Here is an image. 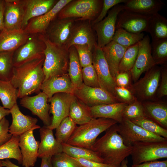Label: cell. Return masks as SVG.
<instances>
[{
    "mask_svg": "<svg viewBox=\"0 0 167 167\" xmlns=\"http://www.w3.org/2000/svg\"><path fill=\"white\" fill-rule=\"evenodd\" d=\"M29 35L24 30L0 32V52H14L28 40Z\"/></svg>",
    "mask_w": 167,
    "mask_h": 167,
    "instance_id": "cell-28",
    "label": "cell"
},
{
    "mask_svg": "<svg viewBox=\"0 0 167 167\" xmlns=\"http://www.w3.org/2000/svg\"><path fill=\"white\" fill-rule=\"evenodd\" d=\"M131 121L148 131L167 139V129L162 127L146 116Z\"/></svg>",
    "mask_w": 167,
    "mask_h": 167,
    "instance_id": "cell-42",
    "label": "cell"
},
{
    "mask_svg": "<svg viewBox=\"0 0 167 167\" xmlns=\"http://www.w3.org/2000/svg\"><path fill=\"white\" fill-rule=\"evenodd\" d=\"M51 161L53 167H83L73 158L63 152L53 156Z\"/></svg>",
    "mask_w": 167,
    "mask_h": 167,
    "instance_id": "cell-44",
    "label": "cell"
},
{
    "mask_svg": "<svg viewBox=\"0 0 167 167\" xmlns=\"http://www.w3.org/2000/svg\"><path fill=\"white\" fill-rule=\"evenodd\" d=\"M19 136L12 135L7 143L0 146V160L15 159L19 164H22V157L18 145Z\"/></svg>",
    "mask_w": 167,
    "mask_h": 167,
    "instance_id": "cell-36",
    "label": "cell"
},
{
    "mask_svg": "<svg viewBox=\"0 0 167 167\" xmlns=\"http://www.w3.org/2000/svg\"><path fill=\"white\" fill-rule=\"evenodd\" d=\"M42 38L46 46L43 69L45 80L52 77L68 73L69 62L68 49L51 42L44 34Z\"/></svg>",
    "mask_w": 167,
    "mask_h": 167,
    "instance_id": "cell-4",
    "label": "cell"
},
{
    "mask_svg": "<svg viewBox=\"0 0 167 167\" xmlns=\"http://www.w3.org/2000/svg\"><path fill=\"white\" fill-rule=\"evenodd\" d=\"M10 110L12 117V122L9 126V132L12 135L19 136L30 130H34L41 127L36 124L37 119L23 114L17 104Z\"/></svg>",
    "mask_w": 167,
    "mask_h": 167,
    "instance_id": "cell-21",
    "label": "cell"
},
{
    "mask_svg": "<svg viewBox=\"0 0 167 167\" xmlns=\"http://www.w3.org/2000/svg\"><path fill=\"white\" fill-rule=\"evenodd\" d=\"M2 160H0V167H2Z\"/></svg>",
    "mask_w": 167,
    "mask_h": 167,
    "instance_id": "cell-59",
    "label": "cell"
},
{
    "mask_svg": "<svg viewBox=\"0 0 167 167\" xmlns=\"http://www.w3.org/2000/svg\"><path fill=\"white\" fill-rule=\"evenodd\" d=\"M10 114V112L9 109H5L0 105V122L3 118Z\"/></svg>",
    "mask_w": 167,
    "mask_h": 167,
    "instance_id": "cell-56",
    "label": "cell"
},
{
    "mask_svg": "<svg viewBox=\"0 0 167 167\" xmlns=\"http://www.w3.org/2000/svg\"><path fill=\"white\" fill-rule=\"evenodd\" d=\"M73 94L89 107L122 102L117 97L100 87H90L84 83L79 87L76 88Z\"/></svg>",
    "mask_w": 167,
    "mask_h": 167,
    "instance_id": "cell-10",
    "label": "cell"
},
{
    "mask_svg": "<svg viewBox=\"0 0 167 167\" xmlns=\"http://www.w3.org/2000/svg\"><path fill=\"white\" fill-rule=\"evenodd\" d=\"M128 104L124 102H117L89 107V108L93 118L110 119L119 123L122 121L123 113Z\"/></svg>",
    "mask_w": 167,
    "mask_h": 167,
    "instance_id": "cell-26",
    "label": "cell"
},
{
    "mask_svg": "<svg viewBox=\"0 0 167 167\" xmlns=\"http://www.w3.org/2000/svg\"><path fill=\"white\" fill-rule=\"evenodd\" d=\"M148 32L152 41L167 38V19L158 13L151 16Z\"/></svg>",
    "mask_w": 167,
    "mask_h": 167,
    "instance_id": "cell-34",
    "label": "cell"
},
{
    "mask_svg": "<svg viewBox=\"0 0 167 167\" xmlns=\"http://www.w3.org/2000/svg\"><path fill=\"white\" fill-rule=\"evenodd\" d=\"M68 116L76 124L82 125L93 118L89 108L75 96L71 104Z\"/></svg>",
    "mask_w": 167,
    "mask_h": 167,
    "instance_id": "cell-31",
    "label": "cell"
},
{
    "mask_svg": "<svg viewBox=\"0 0 167 167\" xmlns=\"http://www.w3.org/2000/svg\"><path fill=\"white\" fill-rule=\"evenodd\" d=\"M144 36L143 33H134L121 28L117 29L112 41L126 48L138 43Z\"/></svg>",
    "mask_w": 167,
    "mask_h": 167,
    "instance_id": "cell-37",
    "label": "cell"
},
{
    "mask_svg": "<svg viewBox=\"0 0 167 167\" xmlns=\"http://www.w3.org/2000/svg\"><path fill=\"white\" fill-rule=\"evenodd\" d=\"M76 19L73 18L55 19L44 35L52 43L65 47L70 39Z\"/></svg>",
    "mask_w": 167,
    "mask_h": 167,
    "instance_id": "cell-13",
    "label": "cell"
},
{
    "mask_svg": "<svg viewBox=\"0 0 167 167\" xmlns=\"http://www.w3.org/2000/svg\"><path fill=\"white\" fill-rule=\"evenodd\" d=\"M62 144L63 152L72 157L103 163V159L91 149L72 146L66 143Z\"/></svg>",
    "mask_w": 167,
    "mask_h": 167,
    "instance_id": "cell-35",
    "label": "cell"
},
{
    "mask_svg": "<svg viewBox=\"0 0 167 167\" xmlns=\"http://www.w3.org/2000/svg\"><path fill=\"white\" fill-rule=\"evenodd\" d=\"M131 167H167V160L147 162L138 165H132Z\"/></svg>",
    "mask_w": 167,
    "mask_h": 167,
    "instance_id": "cell-53",
    "label": "cell"
},
{
    "mask_svg": "<svg viewBox=\"0 0 167 167\" xmlns=\"http://www.w3.org/2000/svg\"><path fill=\"white\" fill-rule=\"evenodd\" d=\"M127 161L126 158L122 162L120 165V167H128L127 166Z\"/></svg>",
    "mask_w": 167,
    "mask_h": 167,
    "instance_id": "cell-58",
    "label": "cell"
},
{
    "mask_svg": "<svg viewBox=\"0 0 167 167\" xmlns=\"http://www.w3.org/2000/svg\"><path fill=\"white\" fill-rule=\"evenodd\" d=\"M161 68L155 65L146 72L144 76L127 88L141 101L151 99L159 86Z\"/></svg>",
    "mask_w": 167,
    "mask_h": 167,
    "instance_id": "cell-9",
    "label": "cell"
},
{
    "mask_svg": "<svg viewBox=\"0 0 167 167\" xmlns=\"http://www.w3.org/2000/svg\"><path fill=\"white\" fill-rule=\"evenodd\" d=\"M45 57L14 67L10 81L17 89L18 98L40 92L45 79L43 69Z\"/></svg>",
    "mask_w": 167,
    "mask_h": 167,
    "instance_id": "cell-2",
    "label": "cell"
},
{
    "mask_svg": "<svg viewBox=\"0 0 167 167\" xmlns=\"http://www.w3.org/2000/svg\"><path fill=\"white\" fill-rule=\"evenodd\" d=\"M130 71L119 73L115 77L117 86L127 88L130 86Z\"/></svg>",
    "mask_w": 167,
    "mask_h": 167,
    "instance_id": "cell-50",
    "label": "cell"
},
{
    "mask_svg": "<svg viewBox=\"0 0 167 167\" xmlns=\"http://www.w3.org/2000/svg\"><path fill=\"white\" fill-rule=\"evenodd\" d=\"M82 68L92 64L93 54L87 45H74Z\"/></svg>",
    "mask_w": 167,
    "mask_h": 167,
    "instance_id": "cell-46",
    "label": "cell"
},
{
    "mask_svg": "<svg viewBox=\"0 0 167 167\" xmlns=\"http://www.w3.org/2000/svg\"><path fill=\"white\" fill-rule=\"evenodd\" d=\"M58 1L55 0H21L24 10L22 29L23 30L31 19L47 13Z\"/></svg>",
    "mask_w": 167,
    "mask_h": 167,
    "instance_id": "cell-24",
    "label": "cell"
},
{
    "mask_svg": "<svg viewBox=\"0 0 167 167\" xmlns=\"http://www.w3.org/2000/svg\"><path fill=\"white\" fill-rule=\"evenodd\" d=\"M77 126L69 117H66L55 129L56 139L62 144L66 143Z\"/></svg>",
    "mask_w": 167,
    "mask_h": 167,
    "instance_id": "cell-38",
    "label": "cell"
},
{
    "mask_svg": "<svg viewBox=\"0 0 167 167\" xmlns=\"http://www.w3.org/2000/svg\"><path fill=\"white\" fill-rule=\"evenodd\" d=\"M97 44L93 32L88 21L75 24L65 48L68 49L75 45H87L91 51Z\"/></svg>",
    "mask_w": 167,
    "mask_h": 167,
    "instance_id": "cell-22",
    "label": "cell"
},
{
    "mask_svg": "<svg viewBox=\"0 0 167 167\" xmlns=\"http://www.w3.org/2000/svg\"><path fill=\"white\" fill-rule=\"evenodd\" d=\"M2 166L5 167H22L15 165L9 159H5V161L2 160ZM24 167H28L24 166Z\"/></svg>",
    "mask_w": 167,
    "mask_h": 167,
    "instance_id": "cell-57",
    "label": "cell"
},
{
    "mask_svg": "<svg viewBox=\"0 0 167 167\" xmlns=\"http://www.w3.org/2000/svg\"><path fill=\"white\" fill-rule=\"evenodd\" d=\"M138 51V43L127 48L120 63L119 73L130 71L135 64Z\"/></svg>",
    "mask_w": 167,
    "mask_h": 167,
    "instance_id": "cell-41",
    "label": "cell"
},
{
    "mask_svg": "<svg viewBox=\"0 0 167 167\" xmlns=\"http://www.w3.org/2000/svg\"><path fill=\"white\" fill-rule=\"evenodd\" d=\"M5 6V0H0V32L4 29V15Z\"/></svg>",
    "mask_w": 167,
    "mask_h": 167,
    "instance_id": "cell-54",
    "label": "cell"
},
{
    "mask_svg": "<svg viewBox=\"0 0 167 167\" xmlns=\"http://www.w3.org/2000/svg\"><path fill=\"white\" fill-rule=\"evenodd\" d=\"M103 0H72L58 13V19H79L78 20L93 19L99 15L101 9Z\"/></svg>",
    "mask_w": 167,
    "mask_h": 167,
    "instance_id": "cell-5",
    "label": "cell"
},
{
    "mask_svg": "<svg viewBox=\"0 0 167 167\" xmlns=\"http://www.w3.org/2000/svg\"><path fill=\"white\" fill-rule=\"evenodd\" d=\"M69 62L68 74L76 88L80 87L83 84L82 67L79 60L77 52L74 46L68 49Z\"/></svg>",
    "mask_w": 167,
    "mask_h": 167,
    "instance_id": "cell-32",
    "label": "cell"
},
{
    "mask_svg": "<svg viewBox=\"0 0 167 167\" xmlns=\"http://www.w3.org/2000/svg\"><path fill=\"white\" fill-rule=\"evenodd\" d=\"M115 91L116 97L122 102L129 104L135 99L131 92L126 88L116 86L115 88Z\"/></svg>",
    "mask_w": 167,
    "mask_h": 167,
    "instance_id": "cell-49",
    "label": "cell"
},
{
    "mask_svg": "<svg viewBox=\"0 0 167 167\" xmlns=\"http://www.w3.org/2000/svg\"><path fill=\"white\" fill-rule=\"evenodd\" d=\"M74 97L73 94L61 92L48 99L49 112L52 115V118L50 125L46 126L47 128L52 130L55 129L64 119L68 116L70 107Z\"/></svg>",
    "mask_w": 167,
    "mask_h": 167,
    "instance_id": "cell-14",
    "label": "cell"
},
{
    "mask_svg": "<svg viewBox=\"0 0 167 167\" xmlns=\"http://www.w3.org/2000/svg\"><path fill=\"white\" fill-rule=\"evenodd\" d=\"M51 158V156L41 158V162L40 167H53Z\"/></svg>",
    "mask_w": 167,
    "mask_h": 167,
    "instance_id": "cell-55",
    "label": "cell"
},
{
    "mask_svg": "<svg viewBox=\"0 0 167 167\" xmlns=\"http://www.w3.org/2000/svg\"><path fill=\"white\" fill-rule=\"evenodd\" d=\"M161 81L158 91V96L162 97L167 95V70L166 66L161 68Z\"/></svg>",
    "mask_w": 167,
    "mask_h": 167,
    "instance_id": "cell-51",
    "label": "cell"
},
{
    "mask_svg": "<svg viewBox=\"0 0 167 167\" xmlns=\"http://www.w3.org/2000/svg\"><path fill=\"white\" fill-rule=\"evenodd\" d=\"M82 74L85 85L92 87H100L97 74L92 64L82 68Z\"/></svg>",
    "mask_w": 167,
    "mask_h": 167,
    "instance_id": "cell-45",
    "label": "cell"
},
{
    "mask_svg": "<svg viewBox=\"0 0 167 167\" xmlns=\"http://www.w3.org/2000/svg\"><path fill=\"white\" fill-rule=\"evenodd\" d=\"M117 123L110 119L92 118L88 122L77 126L66 143L90 149L100 134Z\"/></svg>",
    "mask_w": 167,
    "mask_h": 167,
    "instance_id": "cell-3",
    "label": "cell"
},
{
    "mask_svg": "<svg viewBox=\"0 0 167 167\" xmlns=\"http://www.w3.org/2000/svg\"><path fill=\"white\" fill-rule=\"evenodd\" d=\"M145 116L167 129V105L161 102L142 103Z\"/></svg>",
    "mask_w": 167,
    "mask_h": 167,
    "instance_id": "cell-30",
    "label": "cell"
},
{
    "mask_svg": "<svg viewBox=\"0 0 167 167\" xmlns=\"http://www.w3.org/2000/svg\"><path fill=\"white\" fill-rule=\"evenodd\" d=\"M76 88L68 73L58 76L52 77L44 81L40 89L48 96V99L58 93L73 94Z\"/></svg>",
    "mask_w": 167,
    "mask_h": 167,
    "instance_id": "cell-23",
    "label": "cell"
},
{
    "mask_svg": "<svg viewBox=\"0 0 167 167\" xmlns=\"http://www.w3.org/2000/svg\"><path fill=\"white\" fill-rule=\"evenodd\" d=\"M151 16L122 10L118 14L116 29L122 28L134 33L148 32Z\"/></svg>",
    "mask_w": 167,
    "mask_h": 167,
    "instance_id": "cell-15",
    "label": "cell"
},
{
    "mask_svg": "<svg viewBox=\"0 0 167 167\" xmlns=\"http://www.w3.org/2000/svg\"><path fill=\"white\" fill-rule=\"evenodd\" d=\"M127 48L112 41L101 48L111 74L114 78L119 73V65Z\"/></svg>",
    "mask_w": 167,
    "mask_h": 167,
    "instance_id": "cell-29",
    "label": "cell"
},
{
    "mask_svg": "<svg viewBox=\"0 0 167 167\" xmlns=\"http://www.w3.org/2000/svg\"><path fill=\"white\" fill-rule=\"evenodd\" d=\"M145 116L142 104L135 98L132 102L126 107L123 114V117L131 121Z\"/></svg>",
    "mask_w": 167,
    "mask_h": 167,
    "instance_id": "cell-43",
    "label": "cell"
},
{
    "mask_svg": "<svg viewBox=\"0 0 167 167\" xmlns=\"http://www.w3.org/2000/svg\"><path fill=\"white\" fill-rule=\"evenodd\" d=\"M41 141L38 150V157H52L63 152L62 143L55 138L53 130L44 126L40 128Z\"/></svg>",
    "mask_w": 167,
    "mask_h": 167,
    "instance_id": "cell-25",
    "label": "cell"
},
{
    "mask_svg": "<svg viewBox=\"0 0 167 167\" xmlns=\"http://www.w3.org/2000/svg\"><path fill=\"white\" fill-rule=\"evenodd\" d=\"M48 97L42 92L33 96H25L20 99V105L29 110L33 114L37 116L42 122L44 126H49L51 122L49 112L50 105Z\"/></svg>",
    "mask_w": 167,
    "mask_h": 167,
    "instance_id": "cell-16",
    "label": "cell"
},
{
    "mask_svg": "<svg viewBox=\"0 0 167 167\" xmlns=\"http://www.w3.org/2000/svg\"><path fill=\"white\" fill-rule=\"evenodd\" d=\"M1 32V31L0 32Z\"/></svg>",
    "mask_w": 167,
    "mask_h": 167,
    "instance_id": "cell-60",
    "label": "cell"
},
{
    "mask_svg": "<svg viewBox=\"0 0 167 167\" xmlns=\"http://www.w3.org/2000/svg\"><path fill=\"white\" fill-rule=\"evenodd\" d=\"M151 45L155 65L165 64L167 59V38L152 41Z\"/></svg>",
    "mask_w": 167,
    "mask_h": 167,
    "instance_id": "cell-39",
    "label": "cell"
},
{
    "mask_svg": "<svg viewBox=\"0 0 167 167\" xmlns=\"http://www.w3.org/2000/svg\"><path fill=\"white\" fill-rule=\"evenodd\" d=\"M93 50L92 64L97 74L100 87L117 97L115 91L117 85L114 78L110 72L102 49L97 44Z\"/></svg>",
    "mask_w": 167,
    "mask_h": 167,
    "instance_id": "cell-11",
    "label": "cell"
},
{
    "mask_svg": "<svg viewBox=\"0 0 167 167\" xmlns=\"http://www.w3.org/2000/svg\"><path fill=\"white\" fill-rule=\"evenodd\" d=\"M139 51L135 64L130 71L132 79L137 81L142 73L155 66L152 55L149 36L147 35L138 42Z\"/></svg>",
    "mask_w": 167,
    "mask_h": 167,
    "instance_id": "cell-17",
    "label": "cell"
},
{
    "mask_svg": "<svg viewBox=\"0 0 167 167\" xmlns=\"http://www.w3.org/2000/svg\"><path fill=\"white\" fill-rule=\"evenodd\" d=\"M5 1L3 30L22 29L24 10L21 0H5Z\"/></svg>",
    "mask_w": 167,
    "mask_h": 167,
    "instance_id": "cell-19",
    "label": "cell"
},
{
    "mask_svg": "<svg viewBox=\"0 0 167 167\" xmlns=\"http://www.w3.org/2000/svg\"><path fill=\"white\" fill-rule=\"evenodd\" d=\"M18 98L17 90L10 80H0V100L3 106L5 109L10 110L17 104Z\"/></svg>",
    "mask_w": 167,
    "mask_h": 167,
    "instance_id": "cell-33",
    "label": "cell"
},
{
    "mask_svg": "<svg viewBox=\"0 0 167 167\" xmlns=\"http://www.w3.org/2000/svg\"><path fill=\"white\" fill-rule=\"evenodd\" d=\"M9 121L4 117L0 122V146L8 142L12 136L9 132Z\"/></svg>",
    "mask_w": 167,
    "mask_h": 167,
    "instance_id": "cell-48",
    "label": "cell"
},
{
    "mask_svg": "<svg viewBox=\"0 0 167 167\" xmlns=\"http://www.w3.org/2000/svg\"><path fill=\"white\" fill-rule=\"evenodd\" d=\"M127 0H103L101 11L98 16L94 20L93 24H95L103 19L108 11L111 8L121 3H125Z\"/></svg>",
    "mask_w": 167,
    "mask_h": 167,
    "instance_id": "cell-47",
    "label": "cell"
},
{
    "mask_svg": "<svg viewBox=\"0 0 167 167\" xmlns=\"http://www.w3.org/2000/svg\"><path fill=\"white\" fill-rule=\"evenodd\" d=\"M123 10V4L115 6L109 11L107 16L94 24L97 37V45L102 48L112 41L116 30L119 14Z\"/></svg>",
    "mask_w": 167,
    "mask_h": 167,
    "instance_id": "cell-12",
    "label": "cell"
},
{
    "mask_svg": "<svg viewBox=\"0 0 167 167\" xmlns=\"http://www.w3.org/2000/svg\"><path fill=\"white\" fill-rule=\"evenodd\" d=\"M73 158L83 167H115L112 165L104 163L98 162L82 158Z\"/></svg>",
    "mask_w": 167,
    "mask_h": 167,
    "instance_id": "cell-52",
    "label": "cell"
},
{
    "mask_svg": "<svg viewBox=\"0 0 167 167\" xmlns=\"http://www.w3.org/2000/svg\"><path fill=\"white\" fill-rule=\"evenodd\" d=\"M118 132L127 146H132L138 142L161 141L167 139L147 131L124 118L121 122L118 125Z\"/></svg>",
    "mask_w": 167,
    "mask_h": 167,
    "instance_id": "cell-8",
    "label": "cell"
},
{
    "mask_svg": "<svg viewBox=\"0 0 167 167\" xmlns=\"http://www.w3.org/2000/svg\"><path fill=\"white\" fill-rule=\"evenodd\" d=\"M13 51L0 52V80L10 81L14 66L13 62Z\"/></svg>",
    "mask_w": 167,
    "mask_h": 167,
    "instance_id": "cell-40",
    "label": "cell"
},
{
    "mask_svg": "<svg viewBox=\"0 0 167 167\" xmlns=\"http://www.w3.org/2000/svg\"><path fill=\"white\" fill-rule=\"evenodd\" d=\"M45 47L41 34H29L27 41L13 52L14 66H18L30 61L44 58Z\"/></svg>",
    "mask_w": 167,
    "mask_h": 167,
    "instance_id": "cell-7",
    "label": "cell"
},
{
    "mask_svg": "<svg viewBox=\"0 0 167 167\" xmlns=\"http://www.w3.org/2000/svg\"><path fill=\"white\" fill-rule=\"evenodd\" d=\"M34 130H30L19 136L18 143L22 157V165L24 166L33 167L38 157L40 141L36 140Z\"/></svg>",
    "mask_w": 167,
    "mask_h": 167,
    "instance_id": "cell-20",
    "label": "cell"
},
{
    "mask_svg": "<svg viewBox=\"0 0 167 167\" xmlns=\"http://www.w3.org/2000/svg\"><path fill=\"white\" fill-rule=\"evenodd\" d=\"M123 4V10L152 16L158 13L165 5L160 0H127Z\"/></svg>",
    "mask_w": 167,
    "mask_h": 167,
    "instance_id": "cell-27",
    "label": "cell"
},
{
    "mask_svg": "<svg viewBox=\"0 0 167 167\" xmlns=\"http://www.w3.org/2000/svg\"><path fill=\"white\" fill-rule=\"evenodd\" d=\"M105 131L90 149L96 152L103 159L104 163L120 167L122 162L131 155L132 146H127L124 143L118 132L117 123Z\"/></svg>",
    "mask_w": 167,
    "mask_h": 167,
    "instance_id": "cell-1",
    "label": "cell"
},
{
    "mask_svg": "<svg viewBox=\"0 0 167 167\" xmlns=\"http://www.w3.org/2000/svg\"><path fill=\"white\" fill-rule=\"evenodd\" d=\"M131 155L133 165L167 158V139L163 141L136 142Z\"/></svg>",
    "mask_w": 167,
    "mask_h": 167,
    "instance_id": "cell-6",
    "label": "cell"
},
{
    "mask_svg": "<svg viewBox=\"0 0 167 167\" xmlns=\"http://www.w3.org/2000/svg\"><path fill=\"white\" fill-rule=\"evenodd\" d=\"M71 0H59L49 11L31 19L23 29L29 34H44L51 22L57 17L59 11Z\"/></svg>",
    "mask_w": 167,
    "mask_h": 167,
    "instance_id": "cell-18",
    "label": "cell"
}]
</instances>
